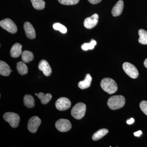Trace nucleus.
<instances>
[{
	"mask_svg": "<svg viewBox=\"0 0 147 147\" xmlns=\"http://www.w3.org/2000/svg\"><path fill=\"white\" fill-rule=\"evenodd\" d=\"M100 86L104 91L109 94H113L117 90V85L115 80L109 78L102 79L100 82Z\"/></svg>",
	"mask_w": 147,
	"mask_h": 147,
	"instance_id": "f257e3e1",
	"label": "nucleus"
},
{
	"mask_svg": "<svg viewBox=\"0 0 147 147\" xmlns=\"http://www.w3.org/2000/svg\"><path fill=\"white\" fill-rule=\"evenodd\" d=\"M125 101V98L123 96H114L108 99V105L111 110H117L123 107Z\"/></svg>",
	"mask_w": 147,
	"mask_h": 147,
	"instance_id": "f03ea898",
	"label": "nucleus"
},
{
	"mask_svg": "<svg viewBox=\"0 0 147 147\" xmlns=\"http://www.w3.org/2000/svg\"><path fill=\"white\" fill-rule=\"evenodd\" d=\"M86 109V106L84 103L83 102L77 103L71 109V116L76 119H81L85 115Z\"/></svg>",
	"mask_w": 147,
	"mask_h": 147,
	"instance_id": "7ed1b4c3",
	"label": "nucleus"
},
{
	"mask_svg": "<svg viewBox=\"0 0 147 147\" xmlns=\"http://www.w3.org/2000/svg\"><path fill=\"white\" fill-rule=\"evenodd\" d=\"M3 118L9 124L11 127L15 128L19 125L20 118L17 114L13 113H6L3 115Z\"/></svg>",
	"mask_w": 147,
	"mask_h": 147,
	"instance_id": "20e7f679",
	"label": "nucleus"
},
{
	"mask_svg": "<svg viewBox=\"0 0 147 147\" xmlns=\"http://www.w3.org/2000/svg\"><path fill=\"white\" fill-rule=\"evenodd\" d=\"M0 26L2 28L11 34H15L17 32V26L16 24L11 19L7 18L2 20L0 22Z\"/></svg>",
	"mask_w": 147,
	"mask_h": 147,
	"instance_id": "39448f33",
	"label": "nucleus"
},
{
	"mask_svg": "<svg viewBox=\"0 0 147 147\" xmlns=\"http://www.w3.org/2000/svg\"><path fill=\"white\" fill-rule=\"evenodd\" d=\"M123 68L127 75L132 79H136L139 76V71L136 67L128 62H125L123 64Z\"/></svg>",
	"mask_w": 147,
	"mask_h": 147,
	"instance_id": "423d86ee",
	"label": "nucleus"
},
{
	"mask_svg": "<svg viewBox=\"0 0 147 147\" xmlns=\"http://www.w3.org/2000/svg\"><path fill=\"white\" fill-rule=\"evenodd\" d=\"M56 128L61 132H66L71 128L70 122L67 119H61L58 120L55 123Z\"/></svg>",
	"mask_w": 147,
	"mask_h": 147,
	"instance_id": "0eeeda50",
	"label": "nucleus"
},
{
	"mask_svg": "<svg viewBox=\"0 0 147 147\" xmlns=\"http://www.w3.org/2000/svg\"><path fill=\"white\" fill-rule=\"evenodd\" d=\"M41 122V119L38 117L37 116L32 117L28 122V128L29 131L33 133L36 132Z\"/></svg>",
	"mask_w": 147,
	"mask_h": 147,
	"instance_id": "6e6552de",
	"label": "nucleus"
},
{
	"mask_svg": "<svg viewBox=\"0 0 147 147\" xmlns=\"http://www.w3.org/2000/svg\"><path fill=\"white\" fill-rule=\"evenodd\" d=\"M71 105V101L66 97H61L59 98L55 103L56 108L59 111L67 110L70 108Z\"/></svg>",
	"mask_w": 147,
	"mask_h": 147,
	"instance_id": "1a4fd4ad",
	"label": "nucleus"
},
{
	"mask_svg": "<svg viewBox=\"0 0 147 147\" xmlns=\"http://www.w3.org/2000/svg\"><path fill=\"white\" fill-rule=\"evenodd\" d=\"M98 15L94 13L90 17L85 19L84 21V26L87 29H92L94 28L98 23Z\"/></svg>",
	"mask_w": 147,
	"mask_h": 147,
	"instance_id": "9d476101",
	"label": "nucleus"
},
{
	"mask_svg": "<svg viewBox=\"0 0 147 147\" xmlns=\"http://www.w3.org/2000/svg\"><path fill=\"white\" fill-rule=\"evenodd\" d=\"M38 69L42 71L45 76H49L52 74V69L49 63L45 60H42L40 62L38 66Z\"/></svg>",
	"mask_w": 147,
	"mask_h": 147,
	"instance_id": "9b49d317",
	"label": "nucleus"
},
{
	"mask_svg": "<svg viewBox=\"0 0 147 147\" xmlns=\"http://www.w3.org/2000/svg\"><path fill=\"white\" fill-rule=\"evenodd\" d=\"M24 29L26 35L29 39H33L36 38L35 31L32 25L28 22L24 24Z\"/></svg>",
	"mask_w": 147,
	"mask_h": 147,
	"instance_id": "f8f14e48",
	"label": "nucleus"
},
{
	"mask_svg": "<svg viewBox=\"0 0 147 147\" xmlns=\"http://www.w3.org/2000/svg\"><path fill=\"white\" fill-rule=\"evenodd\" d=\"M124 7V3L122 0H119L113 7L112 14L114 17L120 16L122 13Z\"/></svg>",
	"mask_w": 147,
	"mask_h": 147,
	"instance_id": "ddd939ff",
	"label": "nucleus"
},
{
	"mask_svg": "<svg viewBox=\"0 0 147 147\" xmlns=\"http://www.w3.org/2000/svg\"><path fill=\"white\" fill-rule=\"evenodd\" d=\"M22 46L19 43H16L12 46L10 50V55L12 57L17 58L22 55Z\"/></svg>",
	"mask_w": 147,
	"mask_h": 147,
	"instance_id": "4468645a",
	"label": "nucleus"
},
{
	"mask_svg": "<svg viewBox=\"0 0 147 147\" xmlns=\"http://www.w3.org/2000/svg\"><path fill=\"white\" fill-rule=\"evenodd\" d=\"M10 67L5 62L0 61V74L3 76H8L12 71Z\"/></svg>",
	"mask_w": 147,
	"mask_h": 147,
	"instance_id": "2eb2a0df",
	"label": "nucleus"
},
{
	"mask_svg": "<svg viewBox=\"0 0 147 147\" xmlns=\"http://www.w3.org/2000/svg\"><path fill=\"white\" fill-rule=\"evenodd\" d=\"M92 78L89 74H87L86 78L83 81H81L78 84V86L81 89H85L88 88L91 86Z\"/></svg>",
	"mask_w": 147,
	"mask_h": 147,
	"instance_id": "dca6fc26",
	"label": "nucleus"
},
{
	"mask_svg": "<svg viewBox=\"0 0 147 147\" xmlns=\"http://www.w3.org/2000/svg\"><path fill=\"white\" fill-rule=\"evenodd\" d=\"M21 59L24 62L28 63L34 59V56L31 52L28 50H24L22 52Z\"/></svg>",
	"mask_w": 147,
	"mask_h": 147,
	"instance_id": "f3484780",
	"label": "nucleus"
},
{
	"mask_svg": "<svg viewBox=\"0 0 147 147\" xmlns=\"http://www.w3.org/2000/svg\"><path fill=\"white\" fill-rule=\"evenodd\" d=\"M24 104L28 108H33L35 105L34 98L30 95L26 94L24 96Z\"/></svg>",
	"mask_w": 147,
	"mask_h": 147,
	"instance_id": "a211bd4d",
	"label": "nucleus"
},
{
	"mask_svg": "<svg viewBox=\"0 0 147 147\" xmlns=\"http://www.w3.org/2000/svg\"><path fill=\"white\" fill-rule=\"evenodd\" d=\"M108 130L107 129H101L93 135L92 139L94 141H97L106 135L108 134Z\"/></svg>",
	"mask_w": 147,
	"mask_h": 147,
	"instance_id": "6ab92c4d",
	"label": "nucleus"
},
{
	"mask_svg": "<svg viewBox=\"0 0 147 147\" xmlns=\"http://www.w3.org/2000/svg\"><path fill=\"white\" fill-rule=\"evenodd\" d=\"M16 69L18 73L21 75H25L28 73V67L24 62L17 63Z\"/></svg>",
	"mask_w": 147,
	"mask_h": 147,
	"instance_id": "aec40b11",
	"label": "nucleus"
},
{
	"mask_svg": "<svg viewBox=\"0 0 147 147\" xmlns=\"http://www.w3.org/2000/svg\"><path fill=\"white\" fill-rule=\"evenodd\" d=\"M139 42L143 45H147V31L144 29H140L139 30Z\"/></svg>",
	"mask_w": 147,
	"mask_h": 147,
	"instance_id": "412c9836",
	"label": "nucleus"
},
{
	"mask_svg": "<svg viewBox=\"0 0 147 147\" xmlns=\"http://www.w3.org/2000/svg\"><path fill=\"white\" fill-rule=\"evenodd\" d=\"M37 96L43 104H47L52 98V95L49 93L45 94L44 93L40 92L38 94Z\"/></svg>",
	"mask_w": 147,
	"mask_h": 147,
	"instance_id": "4be33fe9",
	"label": "nucleus"
},
{
	"mask_svg": "<svg viewBox=\"0 0 147 147\" xmlns=\"http://www.w3.org/2000/svg\"><path fill=\"white\" fill-rule=\"evenodd\" d=\"M33 7L37 10H42L45 7V2L43 0H30Z\"/></svg>",
	"mask_w": 147,
	"mask_h": 147,
	"instance_id": "5701e85b",
	"label": "nucleus"
},
{
	"mask_svg": "<svg viewBox=\"0 0 147 147\" xmlns=\"http://www.w3.org/2000/svg\"><path fill=\"white\" fill-rule=\"evenodd\" d=\"M97 42L94 40L92 39L89 43H84L82 45L81 47L84 51H87L89 50H93L94 49L95 46L96 45Z\"/></svg>",
	"mask_w": 147,
	"mask_h": 147,
	"instance_id": "b1692460",
	"label": "nucleus"
},
{
	"mask_svg": "<svg viewBox=\"0 0 147 147\" xmlns=\"http://www.w3.org/2000/svg\"><path fill=\"white\" fill-rule=\"evenodd\" d=\"M53 28L56 30L59 31L63 34H65L67 32V28L60 23H55L53 24Z\"/></svg>",
	"mask_w": 147,
	"mask_h": 147,
	"instance_id": "393cba45",
	"label": "nucleus"
},
{
	"mask_svg": "<svg viewBox=\"0 0 147 147\" xmlns=\"http://www.w3.org/2000/svg\"><path fill=\"white\" fill-rule=\"evenodd\" d=\"M59 2L64 5H74L79 2V0H58Z\"/></svg>",
	"mask_w": 147,
	"mask_h": 147,
	"instance_id": "a878e982",
	"label": "nucleus"
},
{
	"mask_svg": "<svg viewBox=\"0 0 147 147\" xmlns=\"http://www.w3.org/2000/svg\"><path fill=\"white\" fill-rule=\"evenodd\" d=\"M140 108L142 112L147 115V101L143 100L140 102Z\"/></svg>",
	"mask_w": 147,
	"mask_h": 147,
	"instance_id": "bb28decb",
	"label": "nucleus"
},
{
	"mask_svg": "<svg viewBox=\"0 0 147 147\" xmlns=\"http://www.w3.org/2000/svg\"><path fill=\"white\" fill-rule=\"evenodd\" d=\"M88 1L90 3L92 4H96L100 3L102 0H88Z\"/></svg>",
	"mask_w": 147,
	"mask_h": 147,
	"instance_id": "cd10ccee",
	"label": "nucleus"
},
{
	"mask_svg": "<svg viewBox=\"0 0 147 147\" xmlns=\"http://www.w3.org/2000/svg\"><path fill=\"white\" fill-rule=\"evenodd\" d=\"M142 132L141 130H139V131H136V132H135L134 133V136L137 137H140V136L142 135Z\"/></svg>",
	"mask_w": 147,
	"mask_h": 147,
	"instance_id": "c85d7f7f",
	"label": "nucleus"
},
{
	"mask_svg": "<svg viewBox=\"0 0 147 147\" xmlns=\"http://www.w3.org/2000/svg\"><path fill=\"white\" fill-rule=\"evenodd\" d=\"M134 120L133 118L130 119H129L127 121V123L129 125L131 124L134 122Z\"/></svg>",
	"mask_w": 147,
	"mask_h": 147,
	"instance_id": "c756f323",
	"label": "nucleus"
},
{
	"mask_svg": "<svg viewBox=\"0 0 147 147\" xmlns=\"http://www.w3.org/2000/svg\"><path fill=\"white\" fill-rule=\"evenodd\" d=\"M144 65L145 67L147 68V58L145 59L144 62Z\"/></svg>",
	"mask_w": 147,
	"mask_h": 147,
	"instance_id": "7c9ffc66",
	"label": "nucleus"
},
{
	"mask_svg": "<svg viewBox=\"0 0 147 147\" xmlns=\"http://www.w3.org/2000/svg\"><path fill=\"white\" fill-rule=\"evenodd\" d=\"M35 95H36V96H37L38 95V94L37 93H35Z\"/></svg>",
	"mask_w": 147,
	"mask_h": 147,
	"instance_id": "2f4dec72",
	"label": "nucleus"
}]
</instances>
